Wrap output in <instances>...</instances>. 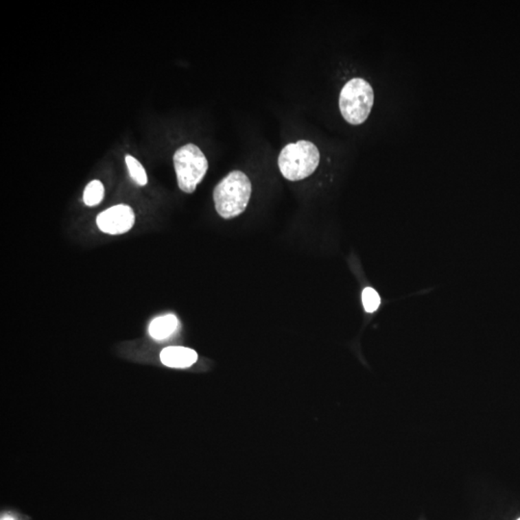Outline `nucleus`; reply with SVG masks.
<instances>
[{
	"label": "nucleus",
	"instance_id": "f257e3e1",
	"mask_svg": "<svg viewBox=\"0 0 520 520\" xmlns=\"http://www.w3.org/2000/svg\"><path fill=\"white\" fill-rule=\"evenodd\" d=\"M250 195L252 182L248 176L241 171L231 172L214 189L217 213L226 220L239 216L247 209Z\"/></svg>",
	"mask_w": 520,
	"mask_h": 520
},
{
	"label": "nucleus",
	"instance_id": "20e7f679",
	"mask_svg": "<svg viewBox=\"0 0 520 520\" xmlns=\"http://www.w3.org/2000/svg\"><path fill=\"white\" fill-rule=\"evenodd\" d=\"M174 165L178 187L187 194H192L202 182L209 170V161L198 145L187 144L176 150Z\"/></svg>",
	"mask_w": 520,
	"mask_h": 520
},
{
	"label": "nucleus",
	"instance_id": "9b49d317",
	"mask_svg": "<svg viewBox=\"0 0 520 520\" xmlns=\"http://www.w3.org/2000/svg\"><path fill=\"white\" fill-rule=\"evenodd\" d=\"M1 520H16L14 519L13 517H11V515H3V517H1Z\"/></svg>",
	"mask_w": 520,
	"mask_h": 520
},
{
	"label": "nucleus",
	"instance_id": "7ed1b4c3",
	"mask_svg": "<svg viewBox=\"0 0 520 520\" xmlns=\"http://www.w3.org/2000/svg\"><path fill=\"white\" fill-rule=\"evenodd\" d=\"M374 99V90L368 81L353 78L343 86L340 92L341 115L350 125H362L370 115Z\"/></svg>",
	"mask_w": 520,
	"mask_h": 520
},
{
	"label": "nucleus",
	"instance_id": "1a4fd4ad",
	"mask_svg": "<svg viewBox=\"0 0 520 520\" xmlns=\"http://www.w3.org/2000/svg\"><path fill=\"white\" fill-rule=\"evenodd\" d=\"M126 163L128 166V172L131 178L137 183L138 185L145 186L147 183V176L145 173L144 167L137 159L131 155H126Z\"/></svg>",
	"mask_w": 520,
	"mask_h": 520
},
{
	"label": "nucleus",
	"instance_id": "9d476101",
	"mask_svg": "<svg viewBox=\"0 0 520 520\" xmlns=\"http://www.w3.org/2000/svg\"><path fill=\"white\" fill-rule=\"evenodd\" d=\"M362 303H364V309L372 314L380 307L381 298L376 290L367 287L362 292Z\"/></svg>",
	"mask_w": 520,
	"mask_h": 520
},
{
	"label": "nucleus",
	"instance_id": "f8f14e48",
	"mask_svg": "<svg viewBox=\"0 0 520 520\" xmlns=\"http://www.w3.org/2000/svg\"><path fill=\"white\" fill-rule=\"evenodd\" d=\"M517 520H520V519H517Z\"/></svg>",
	"mask_w": 520,
	"mask_h": 520
},
{
	"label": "nucleus",
	"instance_id": "6e6552de",
	"mask_svg": "<svg viewBox=\"0 0 520 520\" xmlns=\"http://www.w3.org/2000/svg\"><path fill=\"white\" fill-rule=\"evenodd\" d=\"M104 198V186L99 180L91 181L86 186L83 200L88 206H95L99 204Z\"/></svg>",
	"mask_w": 520,
	"mask_h": 520
},
{
	"label": "nucleus",
	"instance_id": "f03ea898",
	"mask_svg": "<svg viewBox=\"0 0 520 520\" xmlns=\"http://www.w3.org/2000/svg\"><path fill=\"white\" fill-rule=\"evenodd\" d=\"M320 162L318 147L309 141L300 140L290 143L281 150L278 165L281 175L286 180H305L316 171Z\"/></svg>",
	"mask_w": 520,
	"mask_h": 520
},
{
	"label": "nucleus",
	"instance_id": "39448f33",
	"mask_svg": "<svg viewBox=\"0 0 520 520\" xmlns=\"http://www.w3.org/2000/svg\"><path fill=\"white\" fill-rule=\"evenodd\" d=\"M135 224V214L130 206L118 204L102 212L97 217V225L102 233L120 235L130 231Z\"/></svg>",
	"mask_w": 520,
	"mask_h": 520
},
{
	"label": "nucleus",
	"instance_id": "0eeeda50",
	"mask_svg": "<svg viewBox=\"0 0 520 520\" xmlns=\"http://www.w3.org/2000/svg\"><path fill=\"white\" fill-rule=\"evenodd\" d=\"M178 320L174 314L157 317L150 323L149 333L155 340H164L170 338L176 331Z\"/></svg>",
	"mask_w": 520,
	"mask_h": 520
},
{
	"label": "nucleus",
	"instance_id": "423d86ee",
	"mask_svg": "<svg viewBox=\"0 0 520 520\" xmlns=\"http://www.w3.org/2000/svg\"><path fill=\"white\" fill-rule=\"evenodd\" d=\"M161 360L171 368H187L198 360L196 351L185 347H168L162 350Z\"/></svg>",
	"mask_w": 520,
	"mask_h": 520
}]
</instances>
